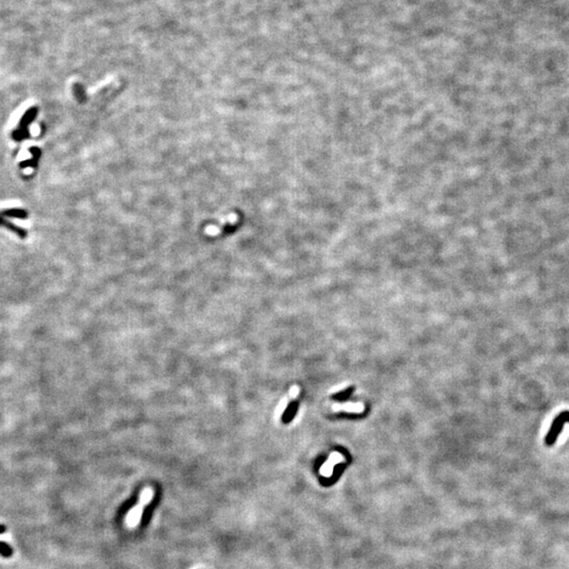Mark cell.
Returning <instances> with one entry per match:
<instances>
[{"label":"cell","instance_id":"obj_7","mask_svg":"<svg viewBox=\"0 0 569 569\" xmlns=\"http://www.w3.org/2000/svg\"><path fill=\"white\" fill-rule=\"evenodd\" d=\"M0 227H4L6 229H9L10 231L14 232L20 238H25V237H27V235H28L27 230H24V229H22L20 227H18V226L14 225V224H12L11 221L6 220L5 217H3V216H0Z\"/></svg>","mask_w":569,"mask_h":569},{"label":"cell","instance_id":"obj_6","mask_svg":"<svg viewBox=\"0 0 569 569\" xmlns=\"http://www.w3.org/2000/svg\"><path fill=\"white\" fill-rule=\"evenodd\" d=\"M30 153L33 155V157L31 159L24 160V161H21L20 163H19L20 168H37L38 167V162H39V159H40V156H41V150L37 147H32V148H30Z\"/></svg>","mask_w":569,"mask_h":569},{"label":"cell","instance_id":"obj_11","mask_svg":"<svg viewBox=\"0 0 569 569\" xmlns=\"http://www.w3.org/2000/svg\"><path fill=\"white\" fill-rule=\"evenodd\" d=\"M346 387H347V385H343V386H342V385H339L338 387H336V388H334V389H332L331 393H336L337 390H344Z\"/></svg>","mask_w":569,"mask_h":569},{"label":"cell","instance_id":"obj_12","mask_svg":"<svg viewBox=\"0 0 569 569\" xmlns=\"http://www.w3.org/2000/svg\"><path fill=\"white\" fill-rule=\"evenodd\" d=\"M6 531V527L4 525H0V534Z\"/></svg>","mask_w":569,"mask_h":569},{"label":"cell","instance_id":"obj_9","mask_svg":"<svg viewBox=\"0 0 569 569\" xmlns=\"http://www.w3.org/2000/svg\"><path fill=\"white\" fill-rule=\"evenodd\" d=\"M153 496H154L153 489L150 488V487L145 488V489L142 490V492L140 494L138 504L141 505L143 508H145L146 506H148L150 504V503H151V501L153 499Z\"/></svg>","mask_w":569,"mask_h":569},{"label":"cell","instance_id":"obj_1","mask_svg":"<svg viewBox=\"0 0 569 569\" xmlns=\"http://www.w3.org/2000/svg\"><path fill=\"white\" fill-rule=\"evenodd\" d=\"M37 114H38V108L37 107L30 108L27 112L23 114L20 121H19L18 128L12 133L13 138H14L16 141H21L24 138H28V137H30L29 126L31 125V122L35 119Z\"/></svg>","mask_w":569,"mask_h":569},{"label":"cell","instance_id":"obj_4","mask_svg":"<svg viewBox=\"0 0 569 569\" xmlns=\"http://www.w3.org/2000/svg\"><path fill=\"white\" fill-rule=\"evenodd\" d=\"M143 509L145 508L139 504H137L132 509H130V511L127 513L126 516V524L130 529H134L140 524Z\"/></svg>","mask_w":569,"mask_h":569},{"label":"cell","instance_id":"obj_3","mask_svg":"<svg viewBox=\"0 0 569 569\" xmlns=\"http://www.w3.org/2000/svg\"><path fill=\"white\" fill-rule=\"evenodd\" d=\"M345 462V457L343 454L338 453V452H332L329 456V459L327 462H325L322 467L319 469V473L322 474L325 477H330L333 473V470H334V467L337 465V464Z\"/></svg>","mask_w":569,"mask_h":569},{"label":"cell","instance_id":"obj_5","mask_svg":"<svg viewBox=\"0 0 569 569\" xmlns=\"http://www.w3.org/2000/svg\"><path fill=\"white\" fill-rule=\"evenodd\" d=\"M332 410L334 412L346 411L352 413H362L364 411V405L362 403H347V404H334L332 406Z\"/></svg>","mask_w":569,"mask_h":569},{"label":"cell","instance_id":"obj_10","mask_svg":"<svg viewBox=\"0 0 569 569\" xmlns=\"http://www.w3.org/2000/svg\"><path fill=\"white\" fill-rule=\"evenodd\" d=\"M0 554L4 558H10L13 555V549L4 542H0Z\"/></svg>","mask_w":569,"mask_h":569},{"label":"cell","instance_id":"obj_2","mask_svg":"<svg viewBox=\"0 0 569 569\" xmlns=\"http://www.w3.org/2000/svg\"><path fill=\"white\" fill-rule=\"evenodd\" d=\"M566 423H569V411L561 412L551 423V426L549 428L545 437V444L547 446L550 447L557 442L561 431L563 430V427Z\"/></svg>","mask_w":569,"mask_h":569},{"label":"cell","instance_id":"obj_8","mask_svg":"<svg viewBox=\"0 0 569 569\" xmlns=\"http://www.w3.org/2000/svg\"><path fill=\"white\" fill-rule=\"evenodd\" d=\"M0 216L25 219L28 218V213L27 211L23 210V209H8V210H3L0 212Z\"/></svg>","mask_w":569,"mask_h":569}]
</instances>
